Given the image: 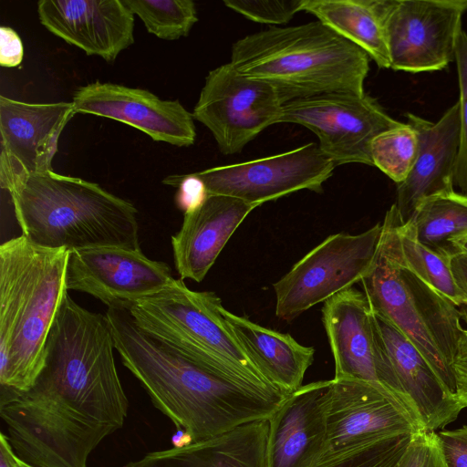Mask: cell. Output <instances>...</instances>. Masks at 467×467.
<instances>
[{
  "label": "cell",
  "mask_w": 467,
  "mask_h": 467,
  "mask_svg": "<svg viewBox=\"0 0 467 467\" xmlns=\"http://www.w3.org/2000/svg\"><path fill=\"white\" fill-rule=\"evenodd\" d=\"M24 58V46L17 32L9 26L0 27V65L18 67Z\"/></svg>",
  "instance_id": "cell-38"
},
{
  "label": "cell",
  "mask_w": 467,
  "mask_h": 467,
  "mask_svg": "<svg viewBox=\"0 0 467 467\" xmlns=\"http://www.w3.org/2000/svg\"><path fill=\"white\" fill-rule=\"evenodd\" d=\"M467 323V319L465 321ZM455 397L462 409L467 407V327H464L451 362Z\"/></svg>",
  "instance_id": "cell-37"
},
{
  "label": "cell",
  "mask_w": 467,
  "mask_h": 467,
  "mask_svg": "<svg viewBox=\"0 0 467 467\" xmlns=\"http://www.w3.org/2000/svg\"><path fill=\"white\" fill-rule=\"evenodd\" d=\"M450 267L454 281L467 300V254L457 252L450 257Z\"/></svg>",
  "instance_id": "cell-39"
},
{
  "label": "cell",
  "mask_w": 467,
  "mask_h": 467,
  "mask_svg": "<svg viewBox=\"0 0 467 467\" xmlns=\"http://www.w3.org/2000/svg\"><path fill=\"white\" fill-rule=\"evenodd\" d=\"M301 11L361 48L381 68H390L382 0H302Z\"/></svg>",
  "instance_id": "cell-25"
},
{
  "label": "cell",
  "mask_w": 467,
  "mask_h": 467,
  "mask_svg": "<svg viewBox=\"0 0 467 467\" xmlns=\"http://www.w3.org/2000/svg\"><path fill=\"white\" fill-rule=\"evenodd\" d=\"M106 316L122 364L193 442L269 420L289 395L182 356L140 329L128 309L108 307Z\"/></svg>",
  "instance_id": "cell-2"
},
{
  "label": "cell",
  "mask_w": 467,
  "mask_h": 467,
  "mask_svg": "<svg viewBox=\"0 0 467 467\" xmlns=\"http://www.w3.org/2000/svg\"><path fill=\"white\" fill-rule=\"evenodd\" d=\"M69 251L49 249L23 234L0 246V384L26 391L44 366L46 343L67 294Z\"/></svg>",
  "instance_id": "cell-4"
},
{
  "label": "cell",
  "mask_w": 467,
  "mask_h": 467,
  "mask_svg": "<svg viewBox=\"0 0 467 467\" xmlns=\"http://www.w3.org/2000/svg\"><path fill=\"white\" fill-rule=\"evenodd\" d=\"M455 62L459 85L460 146L454 186L467 195V33L464 30L458 40Z\"/></svg>",
  "instance_id": "cell-32"
},
{
  "label": "cell",
  "mask_w": 467,
  "mask_h": 467,
  "mask_svg": "<svg viewBox=\"0 0 467 467\" xmlns=\"http://www.w3.org/2000/svg\"><path fill=\"white\" fill-rule=\"evenodd\" d=\"M221 312L243 349L266 381L290 394L302 387L315 349L299 344L287 333L260 326L225 309Z\"/></svg>",
  "instance_id": "cell-24"
},
{
  "label": "cell",
  "mask_w": 467,
  "mask_h": 467,
  "mask_svg": "<svg viewBox=\"0 0 467 467\" xmlns=\"http://www.w3.org/2000/svg\"><path fill=\"white\" fill-rule=\"evenodd\" d=\"M371 317L378 382L417 415L425 431L453 421L462 409L427 359L388 318L373 310Z\"/></svg>",
  "instance_id": "cell-12"
},
{
  "label": "cell",
  "mask_w": 467,
  "mask_h": 467,
  "mask_svg": "<svg viewBox=\"0 0 467 467\" xmlns=\"http://www.w3.org/2000/svg\"><path fill=\"white\" fill-rule=\"evenodd\" d=\"M399 467H446L435 431L411 435L399 462Z\"/></svg>",
  "instance_id": "cell-34"
},
{
  "label": "cell",
  "mask_w": 467,
  "mask_h": 467,
  "mask_svg": "<svg viewBox=\"0 0 467 467\" xmlns=\"http://www.w3.org/2000/svg\"><path fill=\"white\" fill-rule=\"evenodd\" d=\"M147 31L164 40L185 37L198 21L192 0H124Z\"/></svg>",
  "instance_id": "cell-29"
},
{
  "label": "cell",
  "mask_w": 467,
  "mask_h": 467,
  "mask_svg": "<svg viewBox=\"0 0 467 467\" xmlns=\"http://www.w3.org/2000/svg\"><path fill=\"white\" fill-rule=\"evenodd\" d=\"M71 102L76 113L120 121L155 141L189 147L196 139L192 113L178 99H161L147 89L95 81L78 87Z\"/></svg>",
  "instance_id": "cell-15"
},
{
  "label": "cell",
  "mask_w": 467,
  "mask_h": 467,
  "mask_svg": "<svg viewBox=\"0 0 467 467\" xmlns=\"http://www.w3.org/2000/svg\"><path fill=\"white\" fill-rule=\"evenodd\" d=\"M394 234L397 254L405 267L449 298L457 306H467V300L458 288L451 274L450 258L444 257L422 244L418 240L411 223L401 220L397 207Z\"/></svg>",
  "instance_id": "cell-28"
},
{
  "label": "cell",
  "mask_w": 467,
  "mask_h": 467,
  "mask_svg": "<svg viewBox=\"0 0 467 467\" xmlns=\"http://www.w3.org/2000/svg\"><path fill=\"white\" fill-rule=\"evenodd\" d=\"M36 10L49 32L109 63L134 43V14L124 0H40Z\"/></svg>",
  "instance_id": "cell-16"
},
{
  "label": "cell",
  "mask_w": 467,
  "mask_h": 467,
  "mask_svg": "<svg viewBox=\"0 0 467 467\" xmlns=\"http://www.w3.org/2000/svg\"><path fill=\"white\" fill-rule=\"evenodd\" d=\"M67 295L35 383L1 396L5 436L16 455L32 467H88L94 449L123 427L128 414L106 314L89 311Z\"/></svg>",
  "instance_id": "cell-1"
},
{
  "label": "cell",
  "mask_w": 467,
  "mask_h": 467,
  "mask_svg": "<svg viewBox=\"0 0 467 467\" xmlns=\"http://www.w3.org/2000/svg\"><path fill=\"white\" fill-rule=\"evenodd\" d=\"M222 306L213 292L191 290L180 278L139 300L129 311L140 329L182 356L277 389L250 360L224 319Z\"/></svg>",
  "instance_id": "cell-6"
},
{
  "label": "cell",
  "mask_w": 467,
  "mask_h": 467,
  "mask_svg": "<svg viewBox=\"0 0 467 467\" xmlns=\"http://www.w3.org/2000/svg\"><path fill=\"white\" fill-rule=\"evenodd\" d=\"M395 213L396 207L392 204L387 211L384 219L390 227L401 277L409 288L426 329L451 368L457 345L464 328L462 321H466L467 314L460 311L459 306L453 302L401 264L396 250L394 234Z\"/></svg>",
  "instance_id": "cell-26"
},
{
  "label": "cell",
  "mask_w": 467,
  "mask_h": 467,
  "mask_svg": "<svg viewBox=\"0 0 467 467\" xmlns=\"http://www.w3.org/2000/svg\"><path fill=\"white\" fill-rule=\"evenodd\" d=\"M369 59L317 20L247 35L233 44L230 63L272 85L285 103L331 92L364 94Z\"/></svg>",
  "instance_id": "cell-5"
},
{
  "label": "cell",
  "mask_w": 467,
  "mask_h": 467,
  "mask_svg": "<svg viewBox=\"0 0 467 467\" xmlns=\"http://www.w3.org/2000/svg\"><path fill=\"white\" fill-rule=\"evenodd\" d=\"M382 223L358 234L329 235L273 285L275 315L291 321L317 304L358 283L370 270Z\"/></svg>",
  "instance_id": "cell-7"
},
{
  "label": "cell",
  "mask_w": 467,
  "mask_h": 467,
  "mask_svg": "<svg viewBox=\"0 0 467 467\" xmlns=\"http://www.w3.org/2000/svg\"><path fill=\"white\" fill-rule=\"evenodd\" d=\"M278 123L297 124L311 130L318 139L321 152L336 166H373V139L401 122L366 93L331 92L284 103Z\"/></svg>",
  "instance_id": "cell-8"
},
{
  "label": "cell",
  "mask_w": 467,
  "mask_h": 467,
  "mask_svg": "<svg viewBox=\"0 0 467 467\" xmlns=\"http://www.w3.org/2000/svg\"><path fill=\"white\" fill-rule=\"evenodd\" d=\"M255 208L237 198L209 194L200 207L184 213L181 229L171 236L180 278L202 282L233 234Z\"/></svg>",
  "instance_id": "cell-21"
},
{
  "label": "cell",
  "mask_w": 467,
  "mask_h": 467,
  "mask_svg": "<svg viewBox=\"0 0 467 467\" xmlns=\"http://www.w3.org/2000/svg\"><path fill=\"white\" fill-rule=\"evenodd\" d=\"M268 420L237 426L189 445L157 451L125 467H268Z\"/></svg>",
  "instance_id": "cell-23"
},
{
  "label": "cell",
  "mask_w": 467,
  "mask_h": 467,
  "mask_svg": "<svg viewBox=\"0 0 467 467\" xmlns=\"http://www.w3.org/2000/svg\"><path fill=\"white\" fill-rule=\"evenodd\" d=\"M330 380L300 387L268 420V467H315L327 444L326 400Z\"/></svg>",
  "instance_id": "cell-19"
},
{
  "label": "cell",
  "mask_w": 467,
  "mask_h": 467,
  "mask_svg": "<svg viewBox=\"0 0 467 467\" xmlns=\"http://www.w3.org/2000/svg\"><path fill=\"white\" fill-rule=\"evenodd\" d=\"M417 132L419 150L407 179L397 185L395 205L403 222L411 217L425 197L455 189L454 177L460 146V109L456 102L436 122L405 113Z\"/></svg>",
  "instance_id": "cell-20"
},
{
  "label": "cell",
  "mask_w": 467,
  "mask_h": 467,
  "mask_svg": "<svg viewBox=\"0 0 467 467\" xmlns=\"http://www.w3.org/2000/svg\"><path fill=\"white\" fill-rule=\"evenodd\" d=\"M283 104L272 85L243 75L229 62L208 73L192 117L211 131L223 154L233 155L278 123Z\"/></svg>",
  "instance_id": "cell-9"
},
{
  "label": "cell",
  "mask_w": 467,
  "mask_h": 467,
  "mask_svg": "<svg viewBox=\"0 0 467 467\" xmlns=\"http://www.w3.org/2000/svg\"><path fill=\"white\" fill-rule=\"evenodd\" d=\"M467 0H382L390 68L438 71L455 61Z\"/></svg>",
  "instance_id": "cell-10"
},
{
  "label": "cell",
  "mask_w": 467,
  "mask_h": 467,
  "mask_svg": "<svg viewBox=\"0 0 467 467\" xmlns=\"http://www.w3.org/2000/svg\"><path fill=\"white\" fill-rule=\"evenodd\" d=\"M359 283L371 309L388 318L411 341L443 385L455 396L451 368L426 329L401 277L390 227L385 219L374 263Z\"/></svg>",
  "instance_id": "cell-18"
},
{
  "label": "cell",
  "mask_w": 467,
  "mask_h": 467,
  "mask_svg": "<svg viewBox=\"0 0 467 467\" xmlns=\"http://www.w3.org/2000/svg\"><path fill=\"white\" fill-rule=\"evenodd\" d=\"M162 183L178 188L174 201L177 208L184 213L200 207L209 195L205 183L195 172L170 175L162 181Z\"/></svg>",
  "instance_id": "cell-35"
},
{
  "label": "cell",
  "mask_w": 467,
  "mask_h": 467,
  "mask_svg": "<svg viewBox=\"0 0 467 467\" xmlns=\"http://www.w3.org/2000/svg\"><path fill=\"white\" fill-rule=\"evenodd\" d=\"M174 278L169 265L140 249L94 247L69 251L66 287L88 294L108 307L130 309L162 290Z\"/></svg>",
  "instance_id": "cell-14"
},
{
  "label": "cell",
  "mask_w": 467,
  "mask_h": 467,
  "mask_svg": "<svg viewBox=\"0 0 467 467\" xmlns=\"http://www.w3.org/2000/svg\"><path fill=\"white\" fill-rule=\"evenodd\" d=\"M453 246L458 252L467 254V234L454 241Z\"/></svg>",
  "instance_id": "cell-41"
},
{
  "label": "cell",
  "mask_w": 467,
  "mask_h": 467,
  "mask_svg": "<svg viewBox=\"0 0 467 467\" xmlns=\"http://www.w3.org/2000/svg\"><path fill=\"white\" fill-rule=\"evenodd\" d=\"M436 433L446 467H467V426Z\"/></svg>",
  "instance_id": "cell-36"
},
{
  "label": "cell",
  "mask_w": 467,
  "mask_h": 467,
  "mask_svg": "<svg viewBox=\"0 0 467 467\" xmlns=\"http://www.w3.org/2000/svg\"><path fill=\"white\" fill-rule=\"evenodd\" d=\"M193 442L192 437L184 430L177 429L171 437L173 447L180 448Z\"/></svg>",
  "instance_id": "cell-40"
},
{
  "label": "cell",
  "mask_w": 467,
  "mask_h": 467,
  "mask_svg": "<svg viewBox=\"0 0 467 467\" xmlns=\"http://www.w3.org/2000/svg\"><path fill=\"white\" fill-rule=\"evenodd\" d=\"M16 467H32L31 465L24 462L16 455Z\"/></svg>",
  "instance_id": "cell-42"
},
{
  "label": "cell",
  "mask_w": 467,
  "mask_h": 467,
  "mask_svg": "<svg viewBox=\"0 0 467 467\" xmlns=\"http://www.w3.org/2000/svg\"><path fill=\"white\" fill-rule=\"evenodd\" d=\"M371 316L365 294L353 286L324 302L322 322L335 361L334 379L379 383Z\"/></svg>",
  "instance_id": "cell-22"
},
{
  "label": "cell",
  "mask_w": 467,
  "mask_h": 467,
  "mask_svg": "<svg viewBox=\"0 0 467 467\" xmlns=\"http://www.w3.org/2000/svg\"><path fill=\"white\" fill-rule=\"evenodd\" d=\"M411 435L402 433L376 439L322 460L315 467H399Z\"/></svg>",
  "instance_id": "cell-31"
},
{
  "label": "cell",
  "mask_w": 467,
  "mask_h": 467,
  "mask_svg": "<svg viewBox=\"0 0 467 467\" xmlns=\"http://www.w3.org/2000/svg\"><path fill=\"white\" fill-rule=\"evenodd\" d=\"M76 114L72 102L29 103L0 96V166L27 174L53 171L58 138Z\"/></svg>",
  "instance_id": "cell-17"
},
{
  "label": "cell",
  "mask_w": 467,
  "mask_h": 467,
  "mask_svg": "<svg viewBox=\"0 0 467 467\" xmlns=\"http://www.w3.org/2000/svg\"><path fill=\"white\" fill-rule=\"evenodd\" d=\"M418 150V134L406 122L379 133L370 145L373 166L379 169L397 185L403 182L410 173Z\"/></svg>",
  "instance_id": "cell-30"
},
{
  "label": "cell",
  "mask_w": 467,
  "mask_h": 467,
  "mask_svg": "<svg viewBox=\"0 0 467 467\" xmlns=\"http://www.w3.org/2000/svg\"><path fill=\"white\" fill-rule=\"evenodd\" d=\"M409 221L422 244L450 258L458 252L453 242L467 234V195L455 189L429 195Z\"/></svg>",
  "instance_id": "cell-27"
},
{
  "label": "cell",
  "mask_w": 467,
  "mask_h": 467,
  "mask_svg": "<svg viewBox=\"0 0 467 467\" xmlns=\"http://www.w3.org/2000/svg\"><path fill=\"white\" fill-rule=\"evenodd\" d=\"M326 421L327 444L322 460L376 439L425 431L417 415L392 392L379 383L354 379H331Z\"/></svg>",
  "instance_id": "cell-11"
},
{
  "label": "cell",
  "mask_w": 467,
  "mask_h": 467,
  "mask_svg": "<svg viewBox=\"0 0 467 467\" xmlns=\"http://www.w3.org/2000/svg\"><path fill=\"white\" fill-rule=\"evenodd\" d=\"M0 185L22 234L36 245L140 249L135 206L96 182L54 171L27 174L0 166Z\"/></svg>",
  "instance_id": "cell-3"
},
{
  "label": "cell",
  "mask_w": 467,
  "mask_h": 467,
  "mask_svg": "<svg viewBox=\"0 0 467 467\" xmlns=\"http://www.w3.org/2000/svg\"><path fill=\"white\" fill-rule=\"evenodd\" d=\"M302 0H224L231 10L256 23L283 25L301 11Z\"/></svg>",
  "instance_id": "cell-33"
},
{
  "label": "cell",
  "mask_w": 467,
  "mask_h": 467,
  "mask_svg": "<svg viewBox=\"0 0 467 467\" xmlns=\"http://www.w3.org/2000/svg\"><path fill=\"white\" fill-rule=\"evenodd\" d=\"M335 163L317 143L244 162L217 166L195 172L209 194L240 199L255 207L300 190L322 191Z\"/></svg>",
  "instance_id": "cell-13"
}]
</instances>
